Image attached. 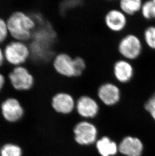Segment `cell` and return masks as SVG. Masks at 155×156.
<instances>
[{
  "mask_svg": "<svg viewBox=\"0 0 155 156\" xmlns=\"http://www.w3.org/2000/svg\"><path fill=\"white\" fill-rule=\"evenodd\" d=\"M144 46L141 35L126 28L119 41L117 49L122 58L133 62L142 55Z\"/></svg>",
  "mask_w": 155,
  "mask_h": 156,
  "instance_id": "cell-2",
  "label": "cell"
},
{
  "mask_svg": "<svg viewBox=\"0 0 155 156\" xmlns=\"http://www.w3.org/2000/svg\"><path fill=\"white\" fill-rule=\"evenodd\" d=\"M140 13L146 20L155 19V0L143 1Z\"/></svg>",
  "mask_w": 155,
  "mask_h": 156,
  "instance_id": "cell-17",
  "label": "cell"
},
{
  "mask_svg": "<svg viewBox=\"0 0 155 156\" xmlns=\"http://www.w3.org/2000/svg\"><path fill=\"white\" fill-rule=\"evenodd\" d=\"M0 112L6 121L14 123L19 121L23 117L25 109L19 99L11 96L7 98L2 102Z\"/></svg>",
  "mask_w": 155,
  "mask_h": 156,
  "instance_id": "cell-9",
  "label": "cell"
},
{
  "mask_svg": "<svg viewBox=\"0 0 155 156\" xmlns=\"http://www.w3.org/2000/svg\"><path fill=\"white\" fill-rule=\"evenodd\" d=\"M95 146L101 156H115L119 153L118 144L107 136L98 139Z\"/></svg>",
  "mask_w": 155,
  "mask_h": 156,
  "instance_id": "cell-14",
  "label": "cell"
},
{
  "mask_svg": "<svg viewBox=\"0 0 155 156\" xmlns=\"http://www.w3.org/2000/svg\"><path fill=\"white\" fill-rule=\"evenodd\" d=\"M2 46L6 62L11 66L24 65L29 60L31 52L27 43L10 38Z\"/></svg>",
  "mask_w": 155,
  "mask_h": 156,
  "instance_id": "cell-3",
  "label": "cell"
},
{
  "mask_svg": "<svg viewBox=\"0 0 155 156\" xmlns=\"http://www.w3.org/2000/svg\"><path fill=\"white\" fill-rule=\"evenodd\" d=\"M10 38L6 19L0 16V45L3 46Z\"/></svg>",
  "mask_w": 155,
  "mask_h": 156,
  "instance_id": "cell-20",
  "label": "cell"
},
{
  "mask_svg": "<svg viewBox=\"0 0 155 156\" xmlns=\"http://www.w3.org/2000/svg\"><path fill=\"white\" fill-rule=\"evenodd\" d=\"M51 106L57 113L70 115L75 111L76 99L70 93L59 91L51 98Z\"/></svg>",
  "mask_w": 155,
  "mask_h": 156,
  "instance_id": "cell-10",
  "label": "cell"
},
{
  "mask_svg": "<svg viewBox=\"0 0 155 156\" xmlns=\"http://www.w3.org/2000/svg\"><path fill=\"white\" fill-rule=\"evenodd\" d=\"M141 37L145 46L155 51V26L148 25L143 30Z\"/></svg>",
  "mask_w": 155,
  "mask_h": 156,
  "instance_id": "cell-16",
  "label": "cell"
},
{
  "mask_svg": "<svg viewBox=\"0 0 155 156\" xmlns=\"http://www.w3.org/2000/svg\"><path fill=\"white\" fill-rule=\"evenodd\" d=\"M73 64L75 70V77L80 76L83 74L86 68V62L83 58L80 56H74Z\"/></svg>",
  "mask_w": 155,
  "mask_h": 156,
  "instance_id": "cell-19",
  "label": "cell"
},
{
  "mask_svg": "<svg viewBox=\"0 0 155 156\" xmlns=\"http://www.w3.org/2000/svg\"><path fill=\"white\" fill-rule=\"evenodd\" d=\"M100 103L96 97L83 94L76 99L75 111L83 120L93 119L99 113Z\"/></svg>",
  "mask_w": 155,
  "mask_h": 156,
  "instance_id": "cell-7",
  "label": "cell"
},
{
  "mask_svg": "<svg viewBox=\"0 0 155 156\" xmlns=\"http://www.w3.org/2000/svg\"><path fill=\"white\" fill-rule=\"evenodd\" d=\"M142 0H119V7L127 16L140 13L143 4Z\"/></svg>",
  "mask_w": 155,
  "mask_h": 156,
  "instance_id": "cell-15",
  "label": "cell"
},
{
  "mask_svg": "<svg viewBox=\"0 0 155 156\" xmlns=\"http://www.w3.org/2000/svg\"><path fill=\"white\" fill-rule=\"evenodd\" d=\"M0 156H22V149L17 144H6L0 151Z\"/></svg>",
  "mask_w": 155,
  "mask_h": 156,
  "instance_id": "cell-18",
  "label": "cell"
},
{
  "mask_svg": "<svg viewBox=\"0 0 155 156\" xmlns=\"http://www.w3.org/2000/svg\"><path fill=\"white\" fill-rule=\"evenodd\" d=\"M52 65L56 73L66 78L75 77L73 58L65 52L56 54L52 61Z\"/></svg>",
  "mask_w": 155,
  "mask_h": 156,
  "instance_id": "cell-12",
  "label": "cell"
},
{
  "mask_svg": "<svg viewBox=\"0 0 155 156\" xmlns=\"http://www.w3.org/2000/svg\"><path fill=\"white\" fill-rule=\"evenodd\" d=\"M119 153L124 156H142L144 144L137 137L126 136L118 144Z\"/></svg>",
  "mask_w": 155,
  "mask_h": 156,
  "instance_id": "cell-13",
  "label": "cell"
},
{
  "mask_svg": "<svg viewBox=\"0 0 155 156\" xmlns=\"http://www.w3.org/2000/svg\"><path fill=\"white\" fill-rule=\"evenodd\" d=\"M73 133L76 143L81 146L94 145L98 139V129L88 120H83L77 123L74 128Z\"/></svg>",
  "mask_w": 155,
  "mask_h": 156,
  "instance_id": "cell-6",
  "label": "cell"
},
{
  "mask_svg": "<svg viewBox=\"0 0 155 156\" xmlns=\"http://www.w3.org/2000/svg\"><path fill=\"white\" fill-rule=\"evenodd\" d=\"M6 63V61L5 58L4 53L3 46L0 45V68L4 65Z\"/></svg>",
  "mask_w": 155,
  "mask_h": 156,
  "instance_id": "cell-23",
  "label": "cell"
},
{
  "mask_svg": "<svg viewBox=\"0 0 155 156\" xmlns=\"http://www.w3.org/2000/svg\"><path fill=\"white\" fill-rule=\"evenodd\" d=\"M14 11L6 18L8 29L12 40L28 43L36 27L32 17L24 11L18 9L13 1Z\"/></svg>",
  "mask_w": 155,
  "mask_h": 156,
  "instance_id": "cell-1",
  "label": "cell"
},
{
  "mask_svg": "<svg viewBox=\"0 0 155 156\" xmlns=\"http://www.w3.org/2000/svg\"><path fill=\"white\" fill-rule=\"evenodd\" d=\"M119 1L104 16V23L107 29L115 34H121L127 28L129 18L119 7Z\"/></svg>",
  "mask_w": 155,
  "mask_h": 156,
  "instance_id": "cell-8",
  "label": "cell"
},
{
  "mask_svg": "<svg viewBox=\"0 0 155 156\" xmlns=\"http://www.w3.org/2000/svg\"><path fill=\"white\" fill-rule=\"evenodd\" d=\"M113 75L119 84H127L133 79L135 69L133 62L120 58L113 66Z\"/></svg>",
  "mask_w": 155,
  "mask_h": 156,
  "instance_id": "cell-11",
  "label": "cell"
},
{
  "mask_svg": "<svg viewBox=\"0 0 155 156\" xmlns=\"http://www.w3.org/2000/svg\"><path fill=\"white\" fill-rule=\"evenodd\" d=\"M143 107L155 121V91L151 94L144 103Z\"/></svg>",
  "mask_w": 155,
  "mask_h": 156,
  "instance_id": "cell-21",
  "label": "cell"
},
{
  "mask_svg": "<svg viewBox=\"0 0 155 156\" xmlns=\"http://www.w3.org/2000/svg\"><path fill=\"white\" fill-rule=\"evenodd\" d=\"M7 83L6 75L0 71V93L3 90Z\"/></svg>",
  "mask_w": 155,
  "mask_h": 156,
  "instance_id": "cell-22",
  "label": "cell"
},
{
  "mask_svg": "<svg viewBox=\"0 0 155 156\" xmlns=\"http://www.w3.org/2000/svg\"><path fill=\"white\" fill-rule=\"evenodd\" d=\"M122 96L120 84L116 82L114 78L102 83L97 90L96 98L100 103L109 107L118 104Z\"/></svg>",
  "mask_w": 155,
  "mask_h": 156,
  "instance_id": "cell-5",
  "label": "cell"
},
{
  "mask_svg": "<svg viewBox=\"0 0 155 156\" xmlns=\"http://www.w3.org/2000/svg\"><path fill=\"white\" fill-rule=\"evenodd\" d=\"M5 75L12 88L16 91H29L35 84V77L25 65L13 67Z\"/></svg>",
  "mask_w": 155,
  "mask_h": 156,
  "instance_id": "cell-4",
  "label": "cell"
}]
</instances>
